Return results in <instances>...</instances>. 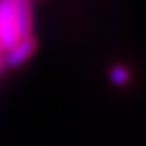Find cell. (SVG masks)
Returning <instances> with one entry per match:
<instances>
[{
    "label": "cell",
    "instance_id": "6da1fadb",
    "mask_svg": "<svg viewBox=\"0 0 146 146\" xmlns=\"http://www.w3.org/2000/svg\"><path fill=\"white\" fill-rule=\"evenodd\" d=\"M33 31L30 0H0V44L9 50Z\"/></svg>",
    "mask_w": 146,
    "mask_h": 146
},
{
    "label": "cell",
    "instance_id": "7a4b0ae2",
    "mask_svg": "<svg viewBox=\"0 0 146 146\" xmlns=\"http://www.w3.org/2000/svg\"><path fill=\"white\" fill-rule=\"evenodd\" d=\"M36 47H37V42L33 37V34L22 37L17 44H14L9 50L5 51V54H3V65L8 68L20 67L34 54Z\"/></svg>",
    "mask_w": 146,
    "mask_h": 146
},
{
    "label": "cell",
    "instance_id": "3957f363",
    "mask_svg": "<svg viewBox=\"0 0 146 146\" xmlns=\"http://www.w3.org/2000/svg\"><path fill=\"white\" fill-rule=\"evenodd\" d=\"M129 78H131L129 70H127L124 65H115V67H112L109 72V79L112 81V84H115V86L127 84Z\"/></svg>",
    "mask_w": 146,
    "mask_h": 146
},
{
    "label": "cell",
    "instance_id": "277c9868",
    "mask_svg": "<svg viewBox=\"0 0 146 146\" xmlns=\"http://www.w3.org/2000/svg\"><path fill=\"white\" fill-rule=\"evenodd\" d=\"M3 54H5V50H3V47H2V44H0V72L3 70Z\"/></svg>",
    "mask_w": 146,
    "mask_h": 146
}]
</instances>
